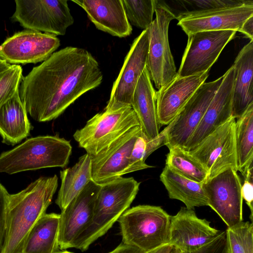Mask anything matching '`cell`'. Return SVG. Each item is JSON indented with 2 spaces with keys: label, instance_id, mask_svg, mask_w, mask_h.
Returning <instances> with one entry per match:
<instances>
[{
  "label": "cell",
  "instance_id": "obj_39",
  "mask_svg": "<svg viewBox=\"0 0 253 253\" xmlns=\"http://www.w3.org/2000/svg\"><path fill=\"white\" fill-rule=\"evenodd\" d=\"M172 248V246L170 245H166L149 253H169L171 250Z\"/></svg>",
  "mask_w": 253,
  "mask_h": 253
},
{
  "label": "cell",
  "instance_id": "obj_6",
  "mask_svg": "<svg viewBox=\"0 0 253 253\" xmlns=\"http://www.w3.org/2000/svg\"><path fill=\"white\" fill-rule=\"evenodd\" d=\"M139 126L131 106L98 113L87 121L73 137L86 153L94 156L103 151L131 128Z\"/></svg>",
  "mask_w": 253,
  "mask_h": 253
},
{
  "label": "cell",
  "instance_id": "obj_38",
  "mask_svg": "<svg viewBox=\"0 0 253 253\" xmlns=\"http://www.w3.org/2000/svg\"><path fill=\"white\" fill-rule=\"evenodd\" d=\"M108 253H145L138 248L122 242L113 251Z\"/></svg>",
  "mask_w": 253,
  "mask_h": 253
},
{
  "label": "cell",
  "instance_id": "obj_8",
  "mask_svg": "<svg viewBox=\"0 0 253 253\" xmlns=\"http://www.w3.org/2000/svg\"><path fill=\"white\" fill-rule=\"evenodd\" d=\"M11 17L26 29L63 36L74 20L67 0H16Z\"/></svg>",
  "mask_w": 253,
  "mask_h": 253
},
{
  "label": "cell",
  "instance_id": "obj_10",
  "mask_svg": "<svg viewBox=\"0 0 253 253\" xmlns=\"http://www.w3.org/2000/svg\"><path fill=\"white\" fill-rule=\"evenodd\" d=\"M236 32L210 31L188 35L187 44L177 75L187 77L210 70L226 45L235 37Z\"/></svg>",
  "mask_w": 253,
  "mask_h": 253
},
{
  "label": "cell",
  "instance_id": "obj_17",
  "mask_svg": "<svg viewBox=\"0 0 253 253\" xmlns=\"http://www.w3.org/2000/svg\"><path fill=\"white\" fill-rule=\"evenodd\" d=\"M142 135L140 126L131 128L107 148L91 156V178L102 185L125 174L134 143Z\"/></svg>",
  "mask_w": 253,
  "mask_h": 253
},
{
  "label": "cell",
  "instance_id": "obj_22",
  "mask_svg": "<svg viewBox=\"0 0 253 253\" xmlns=\"http://www.w3.org/2000/svg\"><path fill=\"white\" fill-rule=\"evenodd\" d=\"M131 106L138 119L143 136L147 140L157 137L161 125L157 115L156 91L147 67L137 82Z\"/></svg>",
  "mask_w": 253,
  "mask_h": 253
},
{
  "label": "cell",
  "instance_id": "obj_19",
  "mask_svg": "<svg viewBox=\"0 0 253 253\" xmlns=\"http://www.w3.org/2000/svg\"><path fill=\"white\" fill-rule=\"evenodd\" d=\"M236 68L233 65L224 74L221 84L208 106L200 123L186 145L188 151L201 142L232 116Z\"/></svg>",
  "mask_w": 253,
  "mask_h": 253
},
{
  "label": "cell",
  "instance_id": "obj_9",
  "mask_svg": "<svg viewBox=\"0 0 253 253\" xmlns=\"http://www.w3.org/2000/svg\"><path fill=\"white\" fill-rule=\"evenodd\" d=\"M235 121L231 117L195 147L188 151L205 169L208 179L229 169L237 171Z\"/></svg>",
  "mask_w": 253,
  "mask_h": 253
},
{
  "label": "cell",
  "instance_id": "obj_25",
  "mask_svg": "<svg viewBox=\"0 0 253 253\" xmlns=\"http://www.w3.org/2000/svg\"><path fill=\"white\" fill-rule=\"evenodd\" d=\"M161 181L167 189L169 198L180 201L185 207L208 206V199L203 184L187 179L165 166L160 175Z\"/></svg>",
  "mask_w": 253,
  "mask_h": 253
},
{
  "label": "cell",
  "instance_id": "obj_3",
  "mask_svg": "<svg viewBox=\"0 0 253 253\" xmlns=\"http://www.w3.org/2000/svg\"><path fill=\"white\" fill-rule=\"evenodd\" d=\"M140 184L133 177L121 176L100 185L92 220L76 239L73 248L84 252L105 235L130 207Z\"/></svg>",
  "mask_w": 253,
  "mask_h": 253
},
{
  "label": "cell",
  "instance_id": "obj_1",
  "mask_svg": "<svg viewBox=\"0 0 253 253\" xmlns=\"http://www.w3.org/2000/svg\"><path fill=\"white\" fill-rule=\"evenodd\" d=\"M102 80L99 63L88 51L67 46L23 77L19 95L27 114L36 121L47 122L98 87Z\"/></svg>",
  "mask_w": 253,
  "mask_h": 253
},
{
  "label": "cell",
  "instance_id": "obj_33",
  "mask_svg": "<svg viewBox=\"0 0 253 253\" xmlns=\"http://www.w3.org/2000/svg\"><path fill=\"white\" fill-rule=\"evenodd\" d=\"M251 0H176V1L184 9V10L181 13H194L240 6L247 3Z\"/></svg>",
  "mask_w": 253,
  "mask_h": 253
},
{
  "label": "cell",
  "instance_id": "obj_41",
  "mask_svg": "<svg viewBox=\"0 0 253 253\" xmlns=\"http://www.w3.org/2000/svg\"><path fill=\"white\" fill-rule=\"evenodd\" d=\"M56 253H74L71 252H69V251H66V250H63V251H60L59 252H57Z\"/></svg>",
  "mask_w": 253,
  "mask_h": 253
},
{
  "label": "cell",
  "instance_id": "obj_20",
  "mask_svg": "<svg viewBox=\"0 0 253 253\" xmlns=\"http://www.w3.org/2000/svg\"><path fill=\"white\" fill-rule=\"evenodd\" d=\"M209 71L180 77L177 75L156 92L157 115L160 125H168L209 76Z\"/></svg>",
  "mask_w": 253,
  "mask_h": 253
},
{
  "label": "cell",
  "instance_id": "obj_32",
  "mask_svg": "<svg viewBox=\"0 0 253 253\" xmlns=\"http://www.w3.org/2000/svg\"><path fill=\"white\" fill-rule=\"evenodd\" d=\"M23 77L18 65H11L0 71V107L19 92Z\"/></svg>",
  "mask_w": 253,
  "mask_h": 253
},
{
  "label": "cell",
  "instance_id": "obj_7",
  "mask_svg": "<svg viewBox=\"0 0 253 253\" xmlns=\"http://www.w3.org/2000/svg\"><path fill=\"white\" fill-rule=\"evenodd\" d=\"M155 12L156 18L148 28L149 42L147 67L151 80L159 89L177 76L168 39L170 22L176 16L162 0H155Z\"/></svg>",
  "mask_w": 253,
  "mask_h": 253
},
{
  "label": "cell",
  "instance_id": "obj_2",
  "mask_svg": "<svg viewBox=\"0 0 253 253\" xmlns=\"http://www.w3.org/2000/svg\"><path fill=\"white\" fill-rule=\"evenodd\" d=\"M56 175L41 176L19 192L9 194L5 239L2 253H22L27 237L46 213L58 187Z\"/></svg>",
  "mask_w": 253,
  "mask_h": 253
},
{
  "label": "cell",
  "instance_id": "obj_14",
  "mask_svg": "<svg viewBox=\"0 0 253 253\" xmlns=\"http://www.w3.org/2000/svg\"><path fill=\"white\" fill-rule=\"evenodd\" d=\"M60 45L56 36L26 29L9 37L0 45V58L12 65L45 61Z\"/></svg>",
  "mask_w": 253,
  "mask_h": 253
},
{
  "label": "cell",
  "instance_id": "obj_27",
  "mask_svg": "<svg viewBox=\"0 0 253 253\" xmlns=\"http://www.w3.org/2000/svg\"><path fill=\"white\" fill-rule=\"evenodd\" d=\"M60 176L61 183L55 203L62 210L92 180L91 156L87 153L81 156L73 167L61 170Z\"/></svg>",
  "mask_w": 253,
  "mask_h": 253
},
{
  "label": "cell",
  "instance_id": "obj_24",
  "mask_svg": "<svg viewBox=\"0 0 253 253\" xmlns=\"http://www.w3.org/2000/svg\"><path fill=\"white\" fill-rule=\"evenodd\" d=\"M18 92L0 107V135L2 142L14 145L27 137L31 125Z\"/></svg>",
  "mask_w": 253,
  "mask_h": 253
},
{
  "label": "cell",
  "instance_id": "obj_36",
  "mask_svg": "<svg viewBox=\"0 0 253 253\" xmlns=\"http://www.w3.org/2000/svg\"><path fill=\"white\" fill-rule=\"evenodd\" d=\"M9 194L0 182V253L2 252L5 239L6 211Z\"/></svg>",
  "mask_w": 253,
  "mask_h": 253
},
{
  "label": "cell",
  "instance_id": "obj_30",
  "mask_svg": "<svg viewBox=\"0 0 253 253\" xmlns=\"http://www.w3.org/2000/svg\"><path fill=\"white\" fill-rule=\"evenodd\" d=\"M221 253H253V225L243 221L227 227Z\"/></svg>",
  "mask_w": 253,
  "mask_h": 253
},
{
  "label": "cell",
  "instance_id": "obj_23",
  "mask_svg": "<svg viewBox=\"0 0 253 253\" xmlns=\"http://www.w3.org/2000/svg\"><path fill=\"white\" fill-rule=\"evenodd\" d=\"M236 68L232 116L240 117L253 103V41L240 50L233 64Z\"/></svg>",
  "mask_w": 253,
  "mask_h": 253
},
{
  "label": "cell",
  "instance_id": "obj_29",
  "mask_svg": "<svg viewBox=\"0 0 253 253\" xmlns=\"http://www.w3.org/2000/svg\"><path fill=\"white\" fill-rule=\"evenodd\" d=\"M166 166L179 175L197 182L203 183L208 179V173L203 166L188 151L180 147L169 149Z\"/></svg>",
  "mask_w": 253,
  "mask_h": 253
},
{
  "label": "cell",
  "instance_id": "obj_5",
  "mask_svg": "<svg viewBox=\"0 0 253 253\" xmlns=\"http://www.w3.org/2000/svg\"><path fill=\"white\" fill-rule=\"evenodd\" d=\"M170 217L160 206L141 205L127 209L118 220L122 242L145 253L169 245Z\"/></svg>",
  "mask_w": 253,
  "mask_h": 253
},
{
  "label": "cell",
  "instance_id": "obj_15",
  "mask_svg": "<svg viewBox=\"0 0 253 253\" xmlns=\"http://www.w3.org/2000/svg\"><path fill=\"white\" fill-rule=\"evenodd\" d=\"M100 186L93 180L90 181L81 192L61 210L58 234L61 251L73 248L76 239L91 221Z\"/></svg>",
  "mask_w": 253,
  "mask_h": 253
},
{
  "label": "cell",
  "instance_id": "obj_35",
  "mask_svg": "<svg viewBox=\"0 0 253 253\" xmlns=\"http://www.w3.org/2000/svg\"><path fill=\"white\" fill-rule=\"evenodd\" d=\"M253 166H251L243 174L244 183L242 184V196L249 207L251 222L253 220Z\"/></svg>",
  "mask_w": 253,
  "mask_h": 253
},
{
  "label": "cell",
  "instance_id": "obj_4",
  "mask_svg": "<svg viewBox=\"0 0 253 253\" xmlns=\"http://www.w3.org/2000/svg\"><path fill=\"white\" fill-rule=\"evenodd\" d=\"M72 150L70 141L57 135L30 138L0 155V173L12 174L44 168H64Z\"/></svg>",
  "mask_w": 253,
  "mask_h": 253
},
{
  "label": "cell",
  "instance_id": "obj_12",
  "mask_svg": "<svg viewBox=\"0 0 253 253\" xmlns=\"http://www.w3.org/2000/svg\"><path fill=\"white\" fill-rule=\"evenodd\" d=\"M224 75L212 82L204 83L169 124L164 145L169 149H183L200 123L206 110L222 83Z\"/></svg>",
  "mask_w": 253,
  "mask_h": 253
},
{
  "label": "cell",
  "instance_id": "obj_11",
  "mask_svg": "<svg viewBox=\"0 0 253 253\" xmlns=\"http://www.w3.org/2000/svg\"><path fill=\"white\" fill-rule=\"evenodd\" d=\"M202 184L208 206L227 227L243 221L242 184L237 171L227 169Z\"/></svg>",
  "mask_w": 253,
  "mask_h": 253
},
{
  "label": "cell",
  "instance_id": "obj_31",
  "mask_svg": "<svg viewBox=\"0 0 253 253\" xmlns=\"http://www.w3.org/2000/svg\"><path fill=\"white\" fill-rule=\"evenodd\" d=\"M130 24L143 30L152 24L155 0H122Z\"/></svg>",
  "mask_w": 253,
  "mask_h": 253
},
{
  "label": "cell",
  "instance_id": "obj_21",
  "mask_svg": "<svg viewBox=\"0 0 253 253\" xmlns=\"http://www.w3.org/2000/svg\"><path fill=\"white\" fill-rule=\"evenodd\" d=\"M87 13L98 29L124 38L129 36L132 27L126 15L122 0H72Z\"/></svg>",
  "mask_w": 253,
  "mask_h": 253
},
{
  "label": "cell",
  "instance_id": "obj_34",
  "mask_svg": "<svg viewBox=\"0 0 253 253\" xmlns=\"http://www.w3.org/2000/svg\"><path fill=\"white\" fill-rule=\"evenodd\" d=\"M146 139L142 135L137 138L128 159V167L125 172L126 173L139 170L153 168L145 163Z\"/></svg>",
  "mask_w": 253,
  "mask_h": 253
},
{
  "label": "cell",
  "instance_id": "obj_40",
  "mask_svg": "<svg viewBox=\"0 0 253 253\" xmlns=\"http://www.w3.org/2000/svg\"><path fill=\"white\" fill-rule=\"evenodd\" d=\"M169 253H184L182 252L179 249L172 246L171 250Z\"/></svg>",
  "mask_w": 253,
  "mask_h": 253
},
{
  "label": "cell",
  "instance_id": "obj_28",
  "mask_svg": "<svg viewBox=\"0 0 253 253\" xmlns=\"http://www.w3.org/2000/svg\"><path fill=\"white\" fill-rule=\"evenodd\" d=\"M235 147L237 171L243 174L253 161V103L235 121Z\"/></svg>",
  "mask_w": 253,
  "mask_h": 253
},
{
  "label": "cell",
  "instance_id": "obj_37",
  "mask_svg": "<svg viewBox=\"0 0 253 253\" xmlns=\"http://www.w3.org/2000/svg\"><path fill=\"white\" fill-rule=\"evenodd\" d=\"M238 32L253 41V15L248 18L243 24Z\"/></svg>",
  "mask_w": 253,
  "mask_h": 253
},
{
  "label": "cell",
  "instance_id": "obj_26",
  "mask_svg": "<svg viewBox=\"0 0 253 253\" xmlns=\"http://www.w3.org/2000/svg\"><path fill=\"white\" fill-rule=\"evenodd\" d=\"M60 214L45 213L36 222L25 241L22 253H56L59 252Z\"/></svg>",
  "mask_w": 253,
  "mask_h": 253
},
{
  "label": "cell",
  "instance_id": "obj_18",
  "mask_svg": "<svg viewBox=\"0 0 253 253\" xmlns=\"http://www.w3.org/2000/svg\"><path fill=\"white\" fill-rule=\"evenodd\" d=\"M253 15V1L242 5L194 13H181L176 16L177 25L189 35L210 31L238 32L244 22Z\"/></svg>",
  "mask_w": 253,
  "mask_h": 253
},
{
  "label": "cell",
  "instance_id": "obj_16",
  "mask_svg": "<svg viewBox=\"0 0 253 253\" xmlns=\"http://www.w3.org/2000/svg\"><path fill=\"white\" fill-rule=\"evenodd\" d=\"M222 232L199 218L193 209L181 207L170 215L169 245L184 253L195 252L216 238Z\"/></svg>",
  "mask_w": 253,
  "mask_h": 253
},
{
  "label": "cell",
  "instance_id": "obj_13",
  "mask_svg": "<svg viewBox=\"0 0 253 253\" xmlns=\"http://www.w3.org/2000/svg\"><path fill=\"white\" fill-rule=\"evenodd\" d=\"M148 29L143 30L132 43L120 73L114 82L104 110H116L131 106L137 82L147 67L149 49Z\"/></svg>",
  "mask_w": 253,
  "mask_h": 253
}]
</instances>
